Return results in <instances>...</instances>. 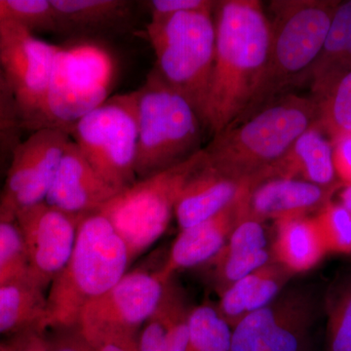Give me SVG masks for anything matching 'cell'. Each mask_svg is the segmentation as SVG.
Wrapping results in <instances>:
<instances>
[{"mask_svg": "<svg viewBox=\"0 0 351 351\" xmlns=\"http://www.w3.org/2000/svg\"><path fill=\"white\" fill-rule=\"evenodd\" d=\"M216 46L205 126L221 133L250 106L262 80L270 24L262 2L223 0L214 8Z\"/></svg>", "mask_w": 351, "mask_h": 351, "instance_id": "cell-1", "label": "cell"}, {"mask_svg": "<svg viewBox=\"0 0 351 351\" xmlns=\"http://www.w3.org/2000/svg\"><path fill=\"white\" fill-rule=\"evenodd\" d=\"M319 121L313 97L286 93L248 119L213 136L204 152L219 174L252 186L263 181L298 138Z\"/></svg>", "mask_w": 351, "mask_h": 351, "instance_id": "cell-2", "label": "cell"}, {"mask_svg": "<svg viewBox=\"0 0 351 351\" xmlns=\"http://www.w3.org/2000/svg\"><path fill=\"white\" fill-rule=\"evenodd\" d=\"M130 262L125 242L105 215L83 217L73 253L46 295L44 330L78 327L84 309L119 282Z\"/></svg>", "mask_w": 351, "mask_h": 351, "instance_id": "cell-3", "label": "cell"}, {"mask_svg": "<svg viewBox=\"0 0 351 351\" xmlns=\"http://www.w3.org/2000/svg\"><path fill=\"white\" fill-rule=\"evenodd\" d=\"M339 0H276L269 2L270 43L267 64L246 112L232 125L248 119L291 86L319 56ZM230 125V126H232Z\"/></svg>", "mask_w": 351, "mask_h": 351, "instance_id": "cell-4", "label": "cell"}, {"mask_svg": "<svg viewBox=\"0 0 351 351\" xmlns=\"http://www.w3.org/2000/svg\"><path fill=\"white\" fill-rule=\"evenodd\" d=\"M136 93L138 145L135 172L138 180L179 165L202 151V120L156 68Z\"/></svg>", "mask_w": 351, "mask_h": 351, "instance_id": "cell-5", "label": "cell"}, {"mask_svg": "<svg viewBox=\"0 0 351 351\" xmlns=\"http://www.w3.org/2000/svg\"><path fill=\"white\" fill-rule=\"evenodd\" d=\"M213 13L212 9L152 18L147 25L156 71L193 106L205 128L216 46Z\"/></svg>", "mask_w": 351, "mask_h": 351, "instance_id": "cell-6", "label": "cell"}, {"mask_svg": "<svg viewBox=\"0 0 351 351\" xmlns=\"http://www.w3.org/2000/svg\"><path fill=\"white\" fill-rule=\"evenodd\" d=\"M205 160L202 149L179 165L138 180L99 211L125 242L131 261L167 230L182 189Z\"/></svg>", "mask_w": 351, "mask_h": 351, "instance_id": "cell-7", "label": "cell"}, {"mask_svg": "<svg viewBox=\"0 0 351 351\" xmlns=\"http://www.w3.org/2000/svg\"><path fill=\"white\" fill-rule=\"evenodd\" d=\"M71 138L95 171L120 191L138 181L137 93L117 95L78 120Z\"/></svg>", "mask_w": 351, "mask_h": 351, "instance_id": "cell-8", "label": "cell"}, {"mask_svg": "<svg viewBox=\"0 0 351 351\" xmlns=\"http://www.w3.org/2000/svg\"><path fill=\"white\" fill-rule=\"evenodd\" d=\"M60 49L23 25L0 21V61L17 101L23 130L49 128L48 92Z\"/></svg>", "mask_w": 351, "mask_h": 351, "instance_id": "cell-9", "label": "cell"}, {"mask_svg": "<svg viewBox=\"0 0 351 351\" xmlns=\"http://www.w3.org/2000/svg\"><path fill=\"white\" fill-rule=\"evenodd\" d=\"M112 63L93 46L64 49L55 60L48 92L49 128L71 136L78 120L108 99Z\"/></svg>", "mask_w": 351, "mask_h": 351, "instance_id": "cell-10", "label": "cell"}, {"mask_svg": "<svg viewBox=\"0 0 351 351\" xmlns=\"http://www.w3.org/2000/svg\"><path fill=\"white\" fill-rule=\"evenodd\" d=\"M314 317L311 294L299 287L284 289L232 328L230 351H309Z\"/></svg>", "mask_w": 351, "mask_h": 351, "instance_id": "cell-11", "label": "cell"}, {"mask_svg": "<svg viewBox=\"0 0 351 351\" xmlns=\"http://www.w3.org/2000/svg\"><path fill=\"white\" fill-rule=\"evenodd\" d=\"M71 141L69 134L61 129L43 128L14 147L0 198L1 218L16 219L21 210L45 201Z\"/></svg>", "mask_w": 351, "mask_h": 351, "instance_id": "cell-12", "label": "cell"}, {"mask_svg": "<svg viewBox=\"0 0 351 351\" xmlns=\"http://www.w3.org/2000/svg\"><path fill=\"white\" fill-rule=\"evenodd\" d=\"M83 217L64 213L45 201L16 214L27 251L29 280L43 290L50 287L68 263Z\"/></svg>", "mask_w": 351, "mask_h": 351, "instance_id": "cell-13", "label": "cell"}, {"mask_svg": "<svg viewBox=\"0 0 351 351\" xmlns=\"http://www.w3.org/2000/svg\"><path fill=\"white\" fill-rule=\"evenodd\" d=\"M167 283L159 271L126 272L84 309L78 326H108L138 332L156 311Z\"/></svg>", "mask_w": 351, "mask_h": 351, "instance_id": "cell-14", "label": "cell"}, {"mask_svg": "<svg viewBox=\"0 0 351 351\" xmlns=\"http://www.w3.org/2000/svg\"><path fill=\"white\" fill-rule=\"evenodd\" d=\"M117 193L90 165L71 140L45 202L64 213L83 217L100 211Z\"/></svg>", "mask_w": 351, "mask_h": 351, "instance_id": "cell-15", "label": "cell"}, {"mask_svg": "<svg viewBox=\"0 0 351 351\" xmlns=\"http://www.w3.org/2000/svg\"><path fill=\"white\" fill-rule=\"evenodd\" d=\"M336 186H320L300 180L271 178L251 186L245 197V217L267 219L307 216L331 201Z\"/></svg>", "mask_w": 351, "mask_h": 351, "instance_id": "cell-16", "label": "cell"}, {"mask_svg": "<svg viewBox=\"0 0 351 351\" xmlns=\"http://www.w3.org/2000/svg\"><path fill=\"white\" fill-rule=\"evenodd\" d=\"M247 193L216 216L181 230L165 265L158 270L165 282L178 270L207 263L221 250L235 226L245 217Z\"/></svg>", "mask_w": 351, "mask_h": 351, "instance_id": "cell-17", "label": "cell"}, {"mask_svg": "<svg viewBox=\"0 0 351 351\" xmlns=\"http://www.w3.org/2000/svg\"><path fill=\"white\" fill-rule=\"evenodd\" d=\"M252 184L219 174L207 161L191 176L175 207L181 230L216 216L250 191Z\"/></svg>", "mask_w": 351, "mask_h": 351, "instance_id": "cell-18", "label": "cell"}, {"mask_svg": "<svg viewBox=\"0 0 351 351\" xmlns=\"http://www.w3.org/2000/svg\"><path fill=\"white\" fill-rule=\"evenodd\" d=\"M271 178L300 180L326 188L339 186L332 141L318 122L295 140L287 154L270 168L263 181Z\"/></svg>", "mask_w": 351, "mask_h": 351, "instance_id": "cell-19", "label": "cell"}, {"mask_svg": "<svg viewBox=\"0 0 351 351\" xmlns=\"http://www.w3.org/2000/svg\"><path fill=\"white\" fill-rule=\"evenodd\" d=\"M351 71V0L339 2L319 56L302 76L311 97L324 100L343 76Z\"/></svg>", "mask_w": 351, "mask_h": 351, "instance_id": "cell-20", "label": "cell"}, {"mask_svg": "<svg viewBox=\"0 0 351 351\" xmlns=\"http://www.w3.org/2000/svg\"><path fill=\"white\" fill-rule=\"evenodd\" d=\"M274 223L272 261L292 276L313 269L328 253L314 217H290Z\"/></svg>", "mask_w": 351, "mask_h": 351, "instance_id": "cell-21", "label": "cell"}, {"mask_svg": "<svg viewBox=\"0 0 351 351\" xmlns=\"http://www.w3.org/2000/svg\"><path fill=\"white\" fill-rule=\"evenodd\" d=\"M56 32L96 34L125 24L132 2L126 0H50Z\"/></svg>", "mask_w": 351, "mask_h": 351, "instance_id": "cell-22", "label": "cell"}, {"mask_svg": "<svg viewBox=\"0 0 351 351\" xmlns=\"http://www.w3.org/2000/svg\"><path fill=\"white\" fill-rule=\"evenodd\" d=\"M46 295L31 280L0 285V334L19 328L44 331Z\"/></svg>", "mask_w": 351, "mask_h": 351, "instance_id": "cell-23", "label": "cell"}, {"mask_svg": "<svg viewBox=\"0 0 351 351\" xmlns=\"http://www.w3.org/2000/svg\"><path fill=\"white\" fill-rule=\"evenodd\" d=\"M232 329L218 308L204 304L191 308L186 351H230Z\"/></svg>", "mask_w": 351, "mask_h": 351, "instance_id": "cell-24", "label": "cell"}, {"mask_svg": "<svg viewBox=\"0 0 351 351\" xmlns=\"http://www.w3.org/2000/svg\"><path fill=\"white\" fill-rule=\"evenodd\" d=\"M186 301L184 293L172 279L166 284L162 299L138 334V351H168L173 320L181 304Z\"/></svg>", "mask_w": 351, "mask_h": 351, "instance_id": "cell-25", "label": "cell"}, {"mask_svg": "<svg viewBox=\"0 0 351 351\" xmlns=\"http://www.w3.org/2000/svg\"><path fill=\"white\" fill-rule=\"evenodd\" d=\"M272 260L267 249L228 253L219 251L208 265L211 267L212 281L219 295L233 283L267 265Z\"/></svg>", "mask_w": 351, "mask_h": 351, "instance_id": "cell-26", "label": "cell"}, {"mask_svg": "<svg viewBox=\"0 0 351 351\" xmlns=\"http://www.w3.org/2000/svg\"><path fill=\"white\" fill-rule=\"evenodd\" d=\"M29 279V262L16 219L0 217V285Z\"/></svg>", "mask_w": 351, "mask_h": 351, "instance_id": "cell-27", "label": "cell"}, {"mask_svg": "<svg viewBox=\"0 0 351 351\" xmlns=\"http://www.w3.org/2000/svg\"><path fill=\"white\" fill-rule=\"evenodd\" d=\"M319 104V124L328 137L351 133V71Z\"/></svg>", "mask_w": 351, "mask_h": 351, "instance_id": "cell-28", "label": "cell"}, {"mask_svg": "<svg viewBox=\"0 0 351 351\" xmlns=\"http://www.w3.org/2000/svg\"><path fill=\"white\" fill-rule=\"evenodd\" d=\"M314 219L327 252L351 253V214L343 204L329 201Z\"/></svg>", "mask_w": 351, "mask_h": 351, "instance_id": "cell-29", "label": "cell"}, {"mask_svg": "<svg viewBox=\"0 0 351 351\" xmlns=\"http://www.w3.org/2000/svg\"><path fill=\"white\" fill-rule=\"evenodd\" d=\"M0 21H9L31 32H56L50 0H0Z\"/></svg>", "mask_w": 351, "mask_h": 351, "instance_id": "cell-30", "label": "cell"}, {"mask_svg": "<svg viewBox=\"0 0 351 351\" xmlns=\"http://www.w3.org/2000/svg\"><path fill=\"white\" fill-rule=\"evenodd\" d=\"M327 351H351V286L339 289L330 301Z\"/></svg>", "mask_w": 351, "mask_h": 351, "instance_id": "cell-31", "label": "cell"}, {"mask_svg": "<svg viewBox=\"0 0 351 351\" xmlns=\"http://www.w3.org/2000/svg\"><path fill=\"white\" fill-rule=\"evenodd\" d=\"M262 269L243 277L221 293L217 308L232 329L247 315V306L262 276Z\"/></svg>", "mask_w": 351, "mask_h": 351, "instance_id": "cell-32", "label": "cell"}, {"mask_svg": "<svg viewBox=\"0 0 351 351\" xmlns=\"http://www.w3.org/2000/svg\"><path fill=\"white\" fill-rule=\"evenodd\" d=\"M23 130L17 101L0 61V147L12 152Z\"/></svg>", "mask_w": 351, "mask_h": 351, "instance_id": "cell-33", "label": "cell"}, {"mask_svg": "<svg viewBox=\"0 0 351 351\" xmlns=\"http://www.w3.org/2000/svg\"><path fill=\"white\" fill-rule=\"evenodd\" d=\"M94 351H138L137 332L108 326H78Z\"/></svg>", "mask_w": 351, "mask_h": 351, "instance_id": "cell-34", "label": "cell"}, {"mask_svg": "<svg viewBox=\"0 0 351 351\" xmlns=\"http://www.w3.org/2000/svg\"><path fill=\"white\" fill-rule=\"evenodd\" d=\"M267 249V234L263 221L244 217L235 226L221 251L228 253Z\"/></svg>", "mask_w": 351, "mask_h": 351, "instance_id": "cell-35", "label": "cell"}, {"mask_svg": "<svg viewBox=\"0 0 351 351\" xmlns=\"http://www.w3.org/2000/svg\"><path fill=\"white\" fill-rule=\"evenodd\" d=\"M216 2L212 0H152L149 2V7L152 18H162L178 13L212 10Z\"/></svg>", "mask_w": 351, "mask_h": 351, "instance_id": "cell-36", "label": "cell"}, {"mask_svg": "<svg viewBox=\"0 0 351 351\" xmlns=\"http://www.w3.org/2000/svg\"><path fill=\"white\" fill-rule=\"evenodd\" d=\"M335 170L343 186H351V133L332 138Z\"/></svg>", "mask_w": 351, "mask_h": 351, "instance_id": "cell-37", "label": "cell"}, {"mask_svg": "<svg viewBox=\"0 0 351 351\" xmlns=\"http://www.w3.org/2000/svg\"><path fill=\"white\" fill-rule=\"evenodd\" d=\"M52 338L47 339L49 351H94L80 328L58 329Z\"/></svg>", "mask_w": 351, "mask_h": 351, "instance_id": "cell-38", "label": "cell"}, {"mask_svg": "<svg viewBox=\"0 0 351 351\" xmlns=\"http://www.w3.org/2000/svg\"><path fill=\"white\" fill-rule=\"evenodd\" d=\"M339 203L343 204L351 214V186H343L339 193Z\"/></svg>", "mask_w": 351, "mask_h": 351, "instance_id": "cell-39", "label": "cell"}, {"mask_svg": "<svg viewBox=\"0 0 351 351\" xmlns=\"http://www.w3.org/2000/svg\"><path fill=\"white\" fill-rule=\"evenodd\" d=\"M0 351H9L8 348H2V346H0Z\"/></svg>", "mask_w": 351, "mask_h": 351, "instance_id": "cell-40", "label": "cell"}]
</instances>
